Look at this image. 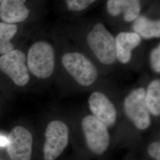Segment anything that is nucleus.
Masks as SVG:
<instances>
[{
	"mask_svg": "<svg viewBox=\"0 0 160 160\" xmlns=\"http://www.w3.org/2000/svg\"><path fill=\"white\" fill-rule=\"evenodd\" d=\"M141 43V38L135 32H121L115 38L117 60L120 63H129L132 52Z\"/></svg>",
	"mask_w": 160,
	"mask_h": 160,
	"instance_id": "9d476101",
	"label": "nucleus"
},
{
	"mask_svg": "<svg viewBox=\"0 0 160 160\" xmlns=\"http://www.w3.org/2000/svg\"><path fill=\"white\" fill-rule=\"evenodd\" d=\"M43 147L45 160H55L68 145L69 128L61 120H53L46 127Z\"/></svg>",
	"mask_w": 160,
	"mask_h": 160,
	"instance_id": "423d86ee",
	"label": "nucleus"
},
{
	"mask_svg": "<svg viewBox=\"0 0 160 160\" xmlns=\"http://www.w3.org/2000/svg\"><path fill=\"white\" fill-rule=\"evenodd\" d=\"M134 32L145 39L159 38L160 36V21L152 20L148 17L141 16L134 20Z\"/></svg>",
	"mask_w": 160,
	"mask_h": 160,
	"instance_id": "ddd939ff",
	"label": "nucleus"
},
{
	"mask_svg": "<svg viewBox=\"0 0 160 160\" xmlns=\"http://www.w3.org/2000/svg\"><path fill=\"white\" fill-rule=\"evenodd\" d=\"M97 0H66V4L71 12H80L85 10Z\"/></svg>",
	"mask_w": 160,
	"mask_h": 160,
	"instance_id": "dca6fc26",
	"label": "nucleus"
},
{
	"mask_svg": "<svg viewBox=\"0 0 160 160\" xmlns=\"http://www.w3.org/2000/svg\"><path fill=\"white\" fill-rule=\"evenodd\" d=\"M2 1V0H0V2H1Z\"/></svg>",
	"mask_w": 160,
	"mask_h": 160,
	"instance_id": "aec40b11",
	"label": "nucleus"
},
{
	"mask_svg": "<svg viewBox=\"0 0 160 160\" xmlns=\"http://www.w3.org/2000/svg\"><path fill=\"white\" fill-rule=\"evenodd\" d=\"M62 63L69 75L81 86H91L97 80L96 67L89 59L80 52L64 54Z\"/></svg>",
	"mask_w": 160,
	"mask_h": 160,
	"instance_id": "7ed1b4c3",
	"label": "nucleus"
},
{
	"mask_svg": "<svg viewBox=\"0 0 160 160\" xmlns=\"http://www.w3.org/2000/svg\"><path fill=\"white\" fill-rule=\"evenodd\" d=\"M151 68L156 73L160 72V45H158L151 51L150 54Z\"/></svg>",
	"mask_w": 160,
	"mask_h": 160,
	"instance_id": "f3484780",
	"label": "nucleus"
},
{
	"mask_svg": "<svg viewBox=\"0 0 160 160\" xmlns=\"http://www.w3.org/2000/svg\"><path fill=\"white\" fill-rule=\"evenodd\" d=\"M145 100L150 114L155 117L160 115V80L151 81L145 90Z\"/></svg>",
	"mask_w": 160,
	"mask_h": 160,
	"instance_id": "4468645a",
	"label": "nucleus"
},
{
	"mask_svg": "<svg viewBox=\"0 0 160 160\" xmlns=\"http://www.w3.org/2000/svg\"><path fill=\"white\" fill-rule=\"evenodd\" d=\"M140 0H108L107 10L112 16L123 13L126 22H131L137 18L141 12Z\"/></svg>",
	"mask_w": 160,
	"mask_h": 160,
	"instance_id": "f8f14e48",
	"label": "nucleus"
},
{
	"mask_svg": "<svg viewBox=\"0 0 160 160\" xmlns=\"http://www.w3.org/2000/svg\"><path fill=\"white\" fill-rule=\"evenodd\" d=\"M25 0H2L0 18L4 23L12 24L24 21L29 16V9Z\"/></svg>",
	"mask_w": 160,
	"mask_h": 160,
	"instance_id": "9b49d317",
	"label": "nucleus"
},
{
	"mask_svg": "<svg viewBox=\"0 0 160 160\" xmlns=\"http://www.w3.org/2000/svg\"><path fill=\"white\" fill-rule=\"evenodd\" d=\"M17 32L16 24L0 22V54H5L14 49L11 40Z\"/></svg>",
	"mask_w": 160,
	"mask_h": 160,
	"instance_id": "2eb2a0df",
	"label": "nucleus"
},
{
	"mask_svg": "<svg viewBox=\"0 0 160 160\" xmlns=\"http://www.w3.org/2000/svg\"><path fill=\"white\" fill-rule=\"evenodd\" d=\"M148 154L152 158L156 160H160V143L154 142L151 143L148 148Z\"/></svg>",
	"mask_w": 160,
	"mask_h": 160,
	"instance_id": "a211bd4d",
	"label": "nucleus"
},
{
	"mask_svg": "<svg viewBox=\"0 0 160 160\" xmlns=\"http://www.w3.org/2000/svg\"><path fill=\"white\" fill-rule=\"evenodd\" d=\"M81 128L90 151L98 155L105 152L110 140L108 128L92 114L87 115L82 119Z\"/></svg>",
	"mask_w": 160,
	"mask_h": 160,
	"instance_id": "39448f33",
	"label": "nucleus"
},
{
	"mask_svg": "<svg viewBox=\"0 0 160 160\" xmlns=\"http://www.w3.org/2000/svg\"><path fill=\"white\" fill-rule=\"evenodd\" d=\"M26 60V55L23 52L13 49L0 57V70L17 86H25L30 78L29 71L25 64Z\"/></svg>",
	"mask_w": 160,
	"mask_h": 160,
	"instance_id": "0eeeda50",
	"label": "nucleus"
},
{
	"mask_svg": "<svg viewBox=\"0 0 160 160\" xmlns=\"http://www.w3.org/2000/svg\"><path fill=\"white\" fill-rule=\"evenodd\" d=\"M29 70L37 78L45 79L53 73L55 68V53L48 42L40 41L34 43L28 54Z\"/></svg>",
	"mask_w": 160,
	"mask_h": 160,
	"instance_id": "f03ea898",
	"label": "nucleus"
},
{
	"mask_svg": "<svg viewBox=\"0 0 160 160\" xmlns=\"http://www.w3.org/2000/svg\"><path fill=\"white\" fill-rule=\"evenodd\" d=\"M88 102L92 115L108 128L114 125L117 120V111L113 103L106 95L102 92H93Z\"/></svg>",
	"mask_w": 160,
	"mask_h": 160,
	"instance_id": "1a4fd4ad",
	"label": "nucleus"
},
{
	"mask_svg": "<svg viewBox=\"0 0 160 160\" xmlns=\"http://www.w3.org/2000/svg\"><path fill=\"white\" fill-rule=\"evenodd\" d=\"M145 89L138 87L132 90L124 99L123 109L126 116L138 129L144 131L151 125L150 113L145 100Z\"/></svg>",
	"mask_w": 160,
	"mask_h": 160,
	"instance_id": "20e7f679",
	"label": "nucleus"
},
{
	"mask_svg": "<svg viewBox=\"0 0 160 160\" xmlns=\"http://www.w3.org/2000/svg\"><path fill=\"white\" fill-rule=\"evenodd\" d=\"M8 142L7 137L0 135V147H6Z\"/></svg>",
	"mask_w": 160,
	"mask_h": 160,
	"instance_id": "6ab92c4d",
	"label": "nucleus"
},
{
	"mask_svg": "<svg viewBox=\"0 0 160 160\" xmlns=\"http://www.w3.org/2000/svg\"><path fill=\"white\" fill-rule=\"evenodd\" d=\"M87 42L97 59L104 65L116 61L115 38L104 24L96 23L87 35Z\"/></svg>",
	"mask_w": 160,
	"mask_h": 160,
	"instance_id": "f257e3e1",
	"label": "nucleus"
},
{
	"mask_svg": "<svg viewBox=\"0 0 160 160\" xmlns=\"http://www.w3.org/2000/svg\"><path fill=\"white\" fill-rule=\"evenodd\" d=\"M7 151L11 160H30L33 137L23 126L14 128L7 137Z\"/></svg>",
	"mask_w": 160,
	"mask_h": 160,
	"instance_id": "6e6552de",
	"label": "nucleus"
}]
</instances>
